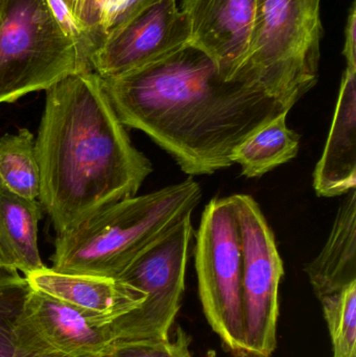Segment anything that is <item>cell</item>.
<instances>
[{
	"mask_svg": "<svg viewBox=\"0 0 356 357\" xmlns=\"http://www.w3.org/2000/svg\"><path fill=\"white\" fill-rule=\"evenodd\" d=\"M102 82L123 125L146 133L190 177L233 165L232 155L244 140L300 100L247 67L225 70L189 42Z\"/></svg>",
	"mask_w": 356,
	"mask_h": 357,
	"instance_id": "cell-1",
	"label": "cell"
},
{
	"mask_svg": "<svg viewBox=\"0 0 356 357\" xmlns=\"http://www.w3.org/2000/svg\"><path fill=\"white\" fill-rule=\"evenodd\" d=\"M256 0H183L189 43L222 68L238 73L248 54Z\"/></svg>",
	"mask_w": 356,
	"mask_h": 357,
	"instance_id": "cell-10",
	"label": "cell"
},
{
	"mask_svg": "<svg viewBox=\"0 0 356 357\" xmlns=\"http://www.w3.org/2000/svg\"><path fill=\"white\" fill-rule=\"evenodd\" d=\"M25 278L36 291L109 322L139 307L146 295L118 279L64 274L44 266Z\"/></svg>",
	"mask_w": 356,
	"mask_h": 357,
	"instance_id": "cell-12",
	"label": "cell"
},
{
	"mask_svg": "<svg viewBox=\"0 0 356 357\" xmlns=\"http://www.w3.org/2000/svg\"><path fill=\"white\" fill-rule=\"evenodd\" d=\"M286 115L263 126L234 150L232 161L240 165L242 176L261 177L298 155L300 137L286 126Z\"/></svg>",
	"mask_w": 356,
	"mask_h": 357,
	"instance_id": "cell-17",
	"label": "cell"
},
{
	"mask_svg": "<svg viewBox=\"0 0 356 357\" xmlns=\"http://www.w3.org/2000/svg\"><path fill=\"white\" fill-rule=\"evenodd\" d=\"M194 264L207 321L235 357H246L240 230L231 199H211L196 234Z\"/></svg>",
	"mask_w": 356,
	"mask_h": 357,
	"instance_id": "cell-6",
	"label": "cell"
},
{
	"mask_svg": "<svg viewBox=\"0 0 356 357\" xmlns=\"http://www.w3.org/2000/svg\"><path fill=\"white\" fill-rule=\"evenodd\" d=\"M334 357H356V282L320 300Z\"/></svg>",
	"mask_w": 356,
	"mask_h": 357,
	"instance_id": "cell-19",
	"label": "cell"
},
{
	"mask_svg": "<svg viewBox=\"0 0 356 357\" xmlns=\"http://www.w3.org/2000/svg\"><path fill=\"white\" fill-rule=\"evenodd\" d=\"M305 272L319 300L356 282V189L347 193L327 241Z\"/></svg>",
	"mask_w": 356,
	"mask_h": 357,
	"instance_id": "cell-14",
	"label": "cell"
},
{
	"mask_svg": "<svg viewBox=\"0 0 356 357\" xmlns=\"http://www.w3.org/2000/svg\"><path fill=\"white\" fill-rule=\"evenodd\" d=\"M356 8L355 2L349 12L346 25V39H345L344 54L347 61V67L356 68Z\"/></svg>",
	"mask_w": 356,
	"mask_h": 357,
	"instance_id": "cell-23",
	"label": "cell"
},
{
	"mask_svg": "<svg viewBox=\"0 0 356 357\" xmlns=\"http://www.w3.org/2000/svg\"><path fill=\"white\" fill-rule=\"evenodd\" d=\"M240 230L242 304L246 357H272L276 349L284 262L275 235L258 203L248 195L230 197Z\"/></svg>",
	"mask_w": 356,
	"mask_h": 357,
	"instance_id": "cell-8",
	"label": "cell"
},
{
	"mask_svg": "<svg viewBox=\"0 0 356 357\" xmlns=\"http://www.w3.org/2000/svg\"><path fill=\"white\" fill-rule=\"evenodd\" d=\"M202 199L192 178L100 210L56 236L52 270L64 274L118 279L125 268L167 234Z\"/></svg>",
	"mask_w": 356,
	"mask_h": 357,
	"instance_id": "cell-3",
	"label": "cell"
},
{
	"mask_svg": "<svg viewBox=\"0 0 356 357\" xmlns=\"http://www.w3.org/2000/svg\"><path fill=\"white\" fill-rule=\"evenodd\" d=\"M156 0H102L100 2V29L102 35L118 27Z\"/></svg>",
	"mask_w": 356,
	"mask_h": 357,
	"instance_id": "cell-21",
	"label": "cell"
},
{
	"mask_svg": "<svg viewBox=\"0 0 356 357\" xmlns=\"http://www.w3.org/2000/svg\"><path fill=\"white\" fill-rule=\"evenodd\" d=\"M27 318L42 339L68 357H104L114 345L109 321L33 289Z\"/></svg>",
	"mask_w": 356,
	"mask_h": 357,
	"instance_id": "cell-11",
	"label": "cell"
},
{
	"mask_svg": "<svg viewBox=\"0 0 356 357\" xmlns=\"http://www.w3.org/2000/svg\"><path fill=\"white\" fill-rule=\"evenodd\" d=\"M0 182L13 192L39 199L40 169L31 132L22 129L0 139Z\"/></svg>",
	"mask_w": 356,
	"mask_h": 357,
	"instance_id": "cell-18",
	"label": "cell"
},
{
	"mask_svg": "<svg viewBox=\"0 0 356 357\" xmlns=\"http://www.w3.org/2000/svg\"><path fill=\"white\" fill-rule=\"evenodd\" d=\"M31 291L18 272L0 270V357H68L54 351L27 318Z\"/></svg>",
	"mask_w": 356,
	"mask_h": 357,
	"instance_id": "cell-16",
	"label": "cell"
},
{
	"mask_svg": "<svg viewBox=\"0 0 356 357\" xmlns=\"http://www.w3.org/2000/svg\"><path fill=\"white\" fill-rule=\"evenodd\" d=\"M104 357H194L190 351V337L178 327L173 339L123 342L111 347Z\"/></svg>",
	"mask_w": 356,
	"mask_h": 357,
	"instance_id": "cell-20",
	"label": "cell"
},
{
	"mask_svg": "<svg viewBox=\"0 0 356 357\" xmlns=\"http://www.w3.org/2000/svg\"><path fill=\"white\" fill-rule=\"evenodd\" d=\"M102 0H64L73 16L100 41L104 35L100 29V2Z\"/></svg>",
	"mask_w": 356,
	"mask_h": 357,
	"instance_id": "cell-22",
	"label": "cell"
},
{
	"mask_svg": "<svg viewBox=\"0 0 356 357\" xmlns=\"http://www.w3.org/2000/svg\"><path fill=\"white\" fill-rule=\"evenodd\" d=\"M319 197L347 195L356 189V68L347 67L327 142L314 172Z\"/></svg>",
	"mask_w": 356,
	"mask_h": 357,
	"instance_id": "cell-13",
	"label": "cell"
},
{
	"mask_svg": "<svg viewBox=\"0 0 356 357\" xmlns=\"http://www.w3.org/2000/svg\"><path fill=\"white\" fill-rule=\"evenodd\" d=\"M188 213L138 256L118 280L146 295L144 303L109 323L114 344L162 340L181 307L194 228Z\"/></svg>",
	"mask_w": 356,
	"mask_h": 357,
	"instance_id": "cell-7",
	"label": "cell"
},
{
	"mask_svg": "<svg viewBox=\"0 0 356 357\" xmlns=\"http://www.w3.org/2000/svg\"><path fill=\"white\" fill-rule=\"evenodd\" d=\"M321 0H256L245 66L301 98L319 77Z\"/></svg>",
	"mask_w": 356,
	"mask_h": 357,
	"instance_id": "cell-5",
	"label": "cell"
},
{
	"mask_svg": "<svg viewBox=\"0 0 356 357\" xmlns=\"http://www.w3.org/2000/svg\"><path fill=\"white\" fill-rule=\"evenodd\" d=\"M36 154L39 202L58 235L137 195L153 172L93 71L72 73L46 90Z\"/></svg>",
	"mask_w": 356,
	"mask_h": 357,
	"instance_id": "cell-2",
	"label": "cell"
},
{
	"mask_svg": "<svg viewBox=\"0 0 356 357\" xmlns=\"http://www.w3.org/2000/svg\"><path fill=\"white\" fill-rule=\"evenodd\" d=\"M189 42V25L177 0H156L105 36L90 59L100 79L121 77Z\"/></svg>",
	"mask_w": 356,
	"mask_h": 357,
	"instance_id": "cell-9",
	"label": "cell"
},
{
	"mask_svg": "<svg viewBox=\"0 0 356 357\" xmlns=\"http://www.w3.org/2000/svg\"><path fill=\"white\" fill-rule=\"evenodd\" d=\"M42 205L21 197L0 182V270L24 274L43 268L38 249Z\"/></svg>",
	"mask_w": 356,
	"mask_h": 357,
	"instance_id": "cell-15",
	"label": "cell"
},
{
	"mask_svg": "<svg viewBox=\"0 0 356 357\" xmlns=\"http://www.w3.org/2000/svg\"><path fill=\"white\" fill-rule=\"evenodd\" d=\"M82 71L79 52L46 0H0V104Z\"/></svg>",
	"mask_w": 356,
	"mask_h": 357,
	"instance_id": "cell-4",
	"label": "cell"
}]
</instances>
